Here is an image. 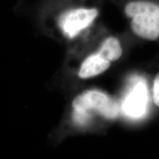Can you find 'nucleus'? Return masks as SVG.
Returning <instances> with one entry per match:
<instances>
[{
  "mask_svg": "<svg viewBox=\"0 0 159 159\" xmlns=\"http://www.w3.org/2000/svg\"><path fill=\"white\" fill-rule=\"evenodd\" d=\"M130 27L139 37L148 41L159 38V0H132L125 7Z\"/></svg>",
  "mask_w": 159,
  "mask_h": 159,
  "instance_id": "1",
  "label": "nucleus"
},
{
  "mask_svg": "<svg viewBox=\"0 0 159 159\" xmlns=\"http://www.w3.org/2000/svg\"><path fill=\"white\" fill-rule=\"evenodd\" d=\"M75 115L80 122L85 119L89 111H94L105 118L114 119L118 116V106L106 94L101 91L91 90L83 92L73 102Z\"/></svg>",
  "mask_w": 159,
  "mask_h": 159,
  "instance_id": "2",
  "label": "nucleus"
},
{
  "mask_svg": "<svg viewBox=\"0 0 159 159\" xmlns=\"http://www.w3.org/2000/svg\"><path fill=\"white\" fill-rule=\"evenodd\" d=\"M98 16L95 8H79L67 11L59 19V25L66 35L74 38L90 26Z\"/></svg>",
  "mask_w": 159,
  "mask_h": 159,
  "instance_id": "3",
  "label": "nucleus"
},
{
  "mask_svg": "<svg viewBox=\"0 0 159 159\" xmlns=\"http://www.w3.org/2000/svg\"><path fill=\"white\" fill-rule=\"evenodd\" d=\"M147 102L148 90L146 85L143 83H139L125 99L123 108L128 116L139 117L144 114Z\"/></svg>",
  "mask_w": 159,
  "mask_h": 159,
  "instance_id": "4",
  "label": "nucleus"
},
{
  "mask_svg": "<svg viewBox=\"0 0 159 159\" xmlns=\"http://www.w3.org/2000/svg\"><path fill=\"white\" fill-rule=\"evenodd\" d=\"M110 63L98 53L91 55L83 63L79 71V76L81 78L85 79L98 75L109 68Z\"/></svg>",
  "mask_w": 159,
  "mask_h": 159,
  "instance_id": "5",
  "label": "nucleus"
},
{
  "mask_svg": "<svg viewBox=\"0 0 159 159\" xmlns=\"http://www.w3.org/2000/svg\"><path fill=\"white\" fill-rule=\"evenodd\" d=\"M98 54L109 62L118 60L122 54L119 40L114 37H109L105 39L101 45Z\"/></svg>",
  "mask_w": 159,
  "mask_h": 159,
  "instance_id": "6",
  "label": "nucleus"
},
{
  "mask_svg": "<svg viewBox=\"0 0 159 159\" xmlns=\"http://www.w3.org/2000/svg\"><path fill=\"white\" fill-rule=\"evenodd\" d=\"M152 97H153L155 104L159 108V73L157 75V76L154 80Z\"/></svg>",
  "mask_w": 159,
  "mask_h": 159,
  "instance_id": "7",
  "label": "nucleus"
}]
</instances>
